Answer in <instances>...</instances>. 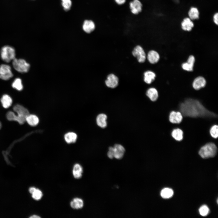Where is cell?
<instances>
[{"mask_svg": "<svg viewBox=\"0 0 218 218\" xmlns=\"http://www.w3.org/2000/svg\"><path fill=\"white\" fill-rule=\"evenodd\" d=\"M195 61L194 57L193 55H190L188 58L187 62L182 64V68L185 70L192 71L193 70Z\"/></svg>", "mask_w": 218, "mask_h": 218, "instance_id": "15", "label": "cell"}, {"mask_svg": "<svg viewBox=\"0 0 218 218\" xmlns=\"http://www.w3.org/2000/svg\"><path fill=\"white\" fill-rule=\"evenodd\" d=\"M30 217L31 218H40L41 217L37 215H33L30 216Z\"/></svg>", "mask_w": 218, "mask_h": 218, "instance_id": "38", "label": "cell"}, {"mask_svg": "<svg viewBox=\"0 0 218 218\" xmlns=\"http://www.w3.org/2000/svg\"><path fill=\"white\" fill-rule=\"evenodd\" d=\"M129 7L133 14L138 15L142 11L143 5L139 0H133L129 3Z\"/></svg>", "mask_w": 218, "mask_h": 218, "instance_id": "8", "label": "cell"}, {"mask_svg": "<svg viewBox=\"0 0 218 218\" xmlns=\"http://www.w3.org/2000/svg\"><path fill=\"white\" fill-rule=\"evenodd\" d=\"M188 15L189 18L192 21L198 19L200 15L199 10L196 7H191L188 11Z\"/></svg>", "mask_w": 218, "mask_h": 218, "instance_id": "19", "label": "cell"}, {"mask_svg": "<svg viewBox=\"0 0 218 218\" xmlns=\"http://www.w3.org/2000/svg\"><path fill=\"white\" fill-rule=\"evenodd\" d=\"M173 192L170 188H166L163 189L161 191L160 195L162 197L167 199L171 197L173 195Z\"/></svg>", "mask_w": 218, "mask_h": 218, "instance_id": "27", "label": "cell"}, {"mask_svg": "<svg viewBox=\"0 0 218 218\" xmlns=\"http://www.w3.org/2000/svg\"><path fill=\"white\" fill-rule=\"evenodd\" d=\"M0 54L2 60L7 63L9 62L15 58V49L8 45H5L2 47L0 50Z\"/></svg>", "mask_w": 218, "mask_h": 218, "instance_id": "3", "label": "cell"}, {"mask_svg": "<svg viewBox=\"0 0 218 218\" xmlns=\"http://www.w3.org/2000/svg\"><path fill=\"white\" fill-rule=\"evenodd\" d=\"M108 151L107 153L108 157L110 159H112L114 157L113 147H110L108 148Z\"/></svg>", "mask_w": 218, "mask_h": 218, "instance_id": "34", "label": "cell"}, {"mask_svg": "<svg viewBox=\"0 0 218 218\" xmlns=\"http://www.w3.org/2000/svg\"><path fill=\"white\" fill-rule=\"evenodd\" d=\"M210 210L208 207L206 205H204L200 208L199 212L200 215L202 216H206L207 215Z\"/></svg>", "mask_w": 218, "mask_h": 218, "instance_id": "30", "label": "cell"}, {"mask_svg": "<svg viewBox=\"0 0 218 218\" xmlns=\"http://www.w3.org/2000/svg\"><path fill=\"white\" fill-rule=\"evenodd\" d=\"M210 133L211 136L214 138H216L218 136V126L217 125L213 126L210 128Z\"/></svg>", "mask_w": 218, "mask_h": 218, "instance_id": "31", "label": "cell"}, {"mask_svg": "<svg viewBox=\"0 0 218 218\" xmlns=\"http://www.w3.org/2000/svg\"><path fill=\"white\" fill-rule=\"evenodd\" d=\"M70 206L73 209H78L83 207L84 202L81 199L76 198L73 199L70 202Z\"/></svg>", "mask_w": 218, "mask_h": 218, "instance_id": "21", "label": "cell"}, {"mask_svg": "<svg viewBox=\"0 0 218 218\" xmlns=\"http://www.w3.org/2000/svg\"><path fill=\"white\" fill-rule=\"evenodd\" d=\"M12 87L16 90L20 91L22 90L23 86L21 79L19 78H16L12 84Z\"/></svg>", "mask_w": 218, "mask_h": 218, "instance_id": "28", "label": "cell"}, {"mask_svg": "<svg viewBox=\"0 0 218 218\" xmlns=\"http://www.w3.org/2000/svg\"><path fill=\"white\" fill-rule=\"evenodd\" d=\"M32 194L33 198L36 200L41 199L43 195L42 192L38 189H36Z\"/></svg>", "mask_w": 218, "mask_h": 218, "instance_id": "32", "label": "cell"}, {"mask_svg": "<svg viewBox=\"0 0 218 218\" xmlns=\"http://www.w3.org/2000/svg\"><path fill=\"white\" fill-rule=\"evenodd\" d=\"M26 121L30 126H35L37 125L39 121L38 117L34 114H29L26 117Z\"/></svg>", "mask_w": 218, "mask_h": 218, "instance_id": "24", "label": "cell"}, {"mask_svg": "<svg viewBox=\"0 0 218 218\" xmlns=\"http://www.w3.org/2000/svg\"><path fill=\"white\" fill-rule=\"evenodd\" d=\"M107 116L106 114H99L96 118V122L98 126L103 128L106 127L107 124Z\"/></svg>", "mask_w": 218, "mask_h": 218, "instance_id": "16", "label": "cell"}, {"mask_svg": "<svg viewBox=\"0 0 218 218\" xmlns=\"http://www.w3.org/2000/svg\"><path fill=\"white\" fill-rule=\"evenodd\" d=\"M106 86L111 88L116 87L118 84V79L117 77L113 74H110L107 77L105 81Z\"/></svg>", "mask_w": 218, "mask_h": 218, "instance_id": "10", "label": "cell"}, {"mask_svg": "<svg viewBox=\"0 0 218 218\" xmlns=\"http://www.w3.org/2000/svg\"><path fill=\"white\" fill-rule=\"evenodd\" d=\"M147 96L152 101H156L158 97V95L157 90L154 88H149L147 91Z\"/></svg>", "mask_w": 218, "mask_h": 218, "instance_id": "20", "label": "cell"}, {"mask_svg": "<svg viewBox=\"0 0 218 218\" xmlns=\"http://www.w3.org/2000/svg\"><path fill=\"white\" fill-rule=\"evenodd\" d=\"M183 131L181 129L179 128H177L173 130L171 135L172 137L175 140L179 141L183 139Z\"/></svg>", "mask_w": 218, "mask_h": 218, "instance_id": "26", "label": "cell"}, {"mask_svg": "<svg viewBox=\"0 0 218 218\" xmlns=\"http://www.w3.org/2000/svg\"><path fill=\"white\" fill-rule=\"evenodd\" d=\"M36 188L34 187H32L30 188L29 189V192L32 194L36 190Z\"/></svg>", "mask_w": 218, "mask_h": 218, "instance_id": "37", "label": "cell"}, {"mask_svg": "<svg viewBox=\"0 0 218 218\" xmlns=\"http://www.w3.org/2000/svg\"><path fill=\"white\" fill-rule=\"evenodd\" d=\"M77 137V134L73 132H68L65 134L64 138L66 142L68 144L75 142Z\"/></svg>", "mask_w": 218, "mask_h": 218, "instance_id": "25", "label": "cell"}, {"mask_svg": "<svg viewBox=\"0 0 218 218\" xmlns=\"http://www.w3.org/2000/svg\"><path fill=\"white\" fill-rule=\"evenodd\" d=\"M82 27L83 30L85 32L90 33L94 30L95 25L92 20H86L84 22Z\"/></svg>", "mask_w": 218, "mask_h": 218, "instance_id": "13", "label": "cell"}, {"mask_svg": "<svg viewBox=\"0 0 218 218\" xmlns=\"http://www.w3.org/2000/svg\"><path fill=\"white\" fill-rule=\"evenodd\" d=\"M217 203H218V199H217Z\"/></svg>", "mask_w": 218, "mask_h": 218, "instance_id": "40", "label": "cell"}, {"mask_svg": "<svg viewBox=\"0 0 218 218\" xmlns=\"http://www.w3.org/2000/svg\"><path fill=\"white\" fill-rule=\"evenodd\" d=\"M133 55L136 57L140 63L144 62L146 58L145 53L142 47L139 45L136 46L132 52Z\"/></svg>", "mask_w": 218, "mask_h": 218, "instance_id": "7", "label": "cell"}, {"mask_svg": "<svg viewBox=\"0 0 218 218\" xmlns=\"http://www.w3.org/2000/svg\"><path fill=\"white\" fill-rule=\"evenodd\" d=\"M169 119L170 122L172 123L179 124L182 121L183 115L180 112L172 111L170 113Z\"/></svg>", "mask_w": 218, "mask_h": 218, "instance_id": "11", "label": "cell"}, {"mask_svg": "<svg viewBox=\"0 0 218 218\" xmlns=\"http://www.w3.org/2000/svg\"><path fill=\"white\" fill-rule=\"evenodd\" d=\"M181 27L184 31H191L194 26V24L192 20L189 17L183 19L181 23Z\"/></svg>", "mask_w": 218, "mask_h": 218, "instance_id": "12", "label": "cell"}, {"mask_svg": "<svg viewBox=\"0 0 218 218\" xmlns=\"http://www.w3.org/2000/svg\"><path fill=\"white\" fill-rule=\"evenodd\" d=\"M61 5L64 10L67 11L70 9L72 5L71 0H61Z\"/></svg>", "mask_w": 218, "mask_h": 218, "instance_id": "29", "label": "cell"}, {"mask_svg": "<svg viewBox=\"0 0 218 218\" xmlns=\"http://www.w3.org/2000/svg\"><path fill=\"white\" fill-rule=\"evenodd\" d=\"M1 127H2V125H1V123L0 122V129L1 128Z\"/></svg>", "mask_w": 218, "mask_h": 218, "instance_id": "39", "label": "cell"}, {"mask_svg": "<svg viewBox=\"0 0 218 218\" xmlns=\"http://www.w3.org/2000/svg\"><path fill=\"white\" fill-rule=\"evenodd\" d=\"M144 80L145 82L150 84L155 79L156 75L153 72L148 71H146L144 74Z\"/></svg>", "mask_w": 218, "mask_h": 218, "instance_id": "23", "label": "cell"}, {"mask_svg": "<svg viewBox=\"0 0 218 218\" xmlns=\"http://www.w3.org/2000/svg\"><path fill=\"white\" fill-rule=\"evenodd\" d=\"M83 172L81 166L78 164H76L74 166L72 173L74 178L77 179L80 178L82 176Z\"/></svg>", "mask_w": 218, "mask_h": 218, "instance_id": "18", "label": "cell"}, {"mask_svg": "<svg viewBox=\"0 0 218 218\" xmlns=\"http://www.w3.org/2000/svg\"><path fill=\"white\" fill-rule=\"evenodd\" d=\"M16 115L13 112L9 111L6 114L7 119L10 121H15Z\"/></svg>", "mask_w": 218, "mask_h": 218, "instance_id": "33", "label": "cell"}, {"mask_svg": "<svg viewBox=\"0 0 218 218\" xmlns=\"http://www.w3.org/2000/svg\"><path fill=\"white\" fill-rule=\"evenodd\" d=\"M217 150L216 145L213 143H210L202 147L199 154L203 158L206 159L214 157L217 153Z\"/></svg>", "mask_w": 218, "mask_h": 218, "instance_id": "2", "label": "cell"}, {"mask_svg": "<svg viewBox=\"0 0 218 218\" xmlns=\"http://www.w3.org/2000/svg\"><path fill=\"white\" fill-rule=\"evenodd\" d=\"M13 110L18 114L16 115L15 121L22 124L26 121V118L29 114L28 111L22 105L17 104L13 107Z\"/></svg>", "mask_w": 218, "mask_h": 218, "instance_id": "4", "label": "cell"}, {"mask_svg": "<svg viewBox=\"0 0 218 218\" xmlns=\"http://www.w3.org/2000/svg\"><path fill=\"white\" fill-rule=\"evenodd\" d=\"M213 20L214 23L216 25L218 24V13L217 12L215 13L213 15Z\"/></svg>", "mask_w": 218, "mask_h": 218, "instance_id": "35", "label": "cell"}, {"mask_svg": "<svg viewBox=\"0 0 218 218\" xmlns=\"http://www.w3.org/2000/svg\"><path fill=\"white\" fill-rule=\"evenodd\" d=\"M179 109L182 115L192 117L213 118L216 117L215 114L207 110L197 100L189 98L181 103Z\"/></svg>", "mask_w": 218, "mask_h": 218, "instance_id": "1", "label": "cell"}, {"mask_svg": "<svg viewBox=\"0 0 218 218\" xmlns=\"http://www.w3.org/2000/svg\"><path fill=\"white\" fill-rule=\"evenodd\" d=\"M206 81L204 78L201 76L196 78L193 83V86L196 90H199L204 87L206 84Z\"/></svg>", "mask_w": 218, "mask_h": 218, "instance_id": "14", "label": "cell"}, {"mask_svg": "<svg viewBox=\"0 0 218 218\" xmlns=\"http://www.w3.org/2000/svg\"><path fill=\"white\" fill-rule=\"evenodd\" d=\"M113 147L114 157L118 159L122 158L125 152L124 147L120 144H116Z\"/></svg>", "mask_w": 218, "mask_h": 218, "instance_id": "9", "label": "cell"}, {"mask_svg": "<svg viewBox=\"0 0 218 218\" xmlns=\"http://www.w3.org/2000/svg\"><path fill=\"white\" fill-rule=\"evenodd\" d=\"M12 61L13 66L18 72L24 73L29 71L30 65L24 59L15 58Z\"/></svg>", "mask_w": 218, "mask_h": 218, "instance_id": "5", "label": "cell"}, {"mask_svg": "<svg viewBox=\"0 0 218 218\" xmlns=\"http://www.w3.org/2000/svg\"><path fill=\"white\" fill-rule=\"evenodd\" d=\"M1 101L3 107L5 108L10 107L12 102L11 97L8 95L6 94L3 95L1 99Z\"/></svg>", "mask_w": 218, "mask_h": 218, "instance_id": "22", "label": "cell"}, {"mask_svg": "<svg viewBox=\"0 0 218 218\" xmlns=\"http://www.w3.org/2000/svg\"><path fill=\"white\" fill-rule=\"evenodd\" d=\"M147 58L149 62L153 64L157 63L158 61L160 59V56L157 52L154 50H151L149 52Z\"/></svg>", "mask_w": 218, "mask_h": 218, "instance_id": "17", "label": "cell"}, {"mask_svg": "<svg viewBox=\"0 0 218 218\" xmlns=\"http://www.w3.org/2000/svg\"><path fill=\"white\" fill-rule=\"evenodd\" d=\"M115 2L118 5H121L124 4L126 0H114Z\"/></svg>", "mask_w": 218, "mask_h": 218, "instance_id": "36", "label": "cell"}, {"mask_svg": "<svg viewBox=\"0 0 218 218\" xmlns=\"http://www.w3.org/2000/svg\"><path fill=\"white\" fill-rule=\"evenodd\" d=\"M13 76L10 66L3 64L0 65V78L4 80H8Z\"/></svg>", "mask_w": 218, "mask_h": 218, "instance_id": "6", "label": "cell"}]
</instances>
